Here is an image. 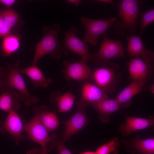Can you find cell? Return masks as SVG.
Masks as SVG:
<instances>
[{
	"instance_id": "obj_19",
	"label": "cell",
	"mask_w": 154,
	"mask_h": 154,
	"mask_svg": "<svg viewBox=\"0 0 154 154\" xmlns=\"http://www.w3.org/2000/svg\"><path fill=\"white\" fill-rule=\"evenodd\" d=\"M33 110L48 132L55 131L59 126L60 121L55 112L49 111L47 106L35 107Z\"/></svg>"
},
{
	"instance_id": "obj_28",
	"label": "cell",
	"mask_w": 154,
	"mask_h": 154,
	"mask_svg": "<svg viewBox=\"0 0 154 154\" xmlns=\"http://www.w3.org/2000/svg\"><path fill=\"white\" fill-rule=\"evenodd\" d=\"M11 34V29L5 24L3 19L2 11H0V38H3Z\"/></svg>"
},
{
	"instance_id": "obj_30",
	"label": "cell",
	"mask_w": 154,
	"mask_h": 154,
	"mask_svg": "<svg viewBox=\"0 0 154 154\" xmlns=\"http://www.w3.org/2000/svg\"><path fill=\"white\" fill-rule=\"evenodd\" d=\"M41 149L37 148H33L27 151L26 154H40Z\"/></svg>"
},
{
	"instance_id": "obj_36",
	"label": "cell",
	"mask_w": 154,
	"mask_h": 154,
	"mask_svg": "<svg viewBox=\"0 0 154 154\" xmlns=\"http://www.w3.org/2000/svg\"><path fill=\"white\" fill-rule=\"evenodd\" d=\"M147 89H148L153 94H154V84L148 87L147 88Z\"/></svg>"
},
{
	"instance_id": "obj_16",
	"label": "cell",
	"mask_w": 154,
	"mask_h": 154,
	"mask_svg": "<svg viewBox=\"0 0 154 154\" xmlns=\"http://www.w3.org/2000/svg\"><path fill=\"white\" fill-rule=\"evenodd\" d=\"M98 112L99 118L102 123H106L110 121V115L119 110L120 105L116 99H106L98 102L89 104Z\"/></svg>"
},
{
	"instance_id": "obj_17",
	"label": "cell",
	"mask_w": 154,
	"mask_h": 154,
	"mask_svg": "<svg viewBox=\"0 0 154 154\" xmlns=\"http://www.w3.org/2000/svg\"><path fill=\"white\" fill-rule=\"evenodd\" d=\"M108 98V95L100 87L88 81L83 82L80 100L87 105Z\"/></svg>"
},
{
	"instance_id": "obj_35",
	"label": "cell",
	"mask_w": 154,
	"mask_h": 154,
	"mask_svg": "<svg viewBox=\"0 0 154 154\" xmlns=\"http://www.w3.org/2000/svg\"><path fill=\"white\" fill-rule=\"evenodd\" d=\"M98 1L101 2L109 3L111 4H114V2L111 0H100L97 1Z\"/></svg>"
},
{
	"instance_id": "obj_9",
	"label": "cell",
	"mask_w": 154,
	"mask_h": 154,
	"mask_svg": "<svg viewBox=\"0 0 154 154\" xmlns=\"http://www.w3.org/2000/svg\"><path fill=\"white\" fill-rule=\"evenodd\" d=\"M87 61V60L83 58L74 62L64 60L63 72L65 79L68 81L72 80L80 82L89 81L92 71L88 66Z\"/></svg>"
},
{
	"instance_id": "obj_32",
	"label": "cell",
	"mask_w": 154,
	"mask_h": 154,
	"mask_svg": "<svg viewBox=\"0 0 154 154\" xmlns=\"http://www.w3.org/2000/svg\"><path fill=\"white\" fill-rule=\"evenodd\" d=\"M81 1L80 0H67L66 2L72 4L76 7H78Z\"/></svg>"
},
{
	"instance_id": "obj_29",
	"label": "cell",
	"mask_w": 154,
	"mask_h": 154,
	"mask_svg": "<svg viewBox=\"0 0 154 154\" xmlns=\"http://www.w3.org/2000/svg\"><path fill=\"white\" fill-rule=\"evenodd\" d=\"M15 0H0V3L4 5L9 8L14 4L16 2Z\"/></svg>"
},
{
	"instance_id": "obj_10",
	"label": "cell",
	"mask_w": 154,
	"mask_h": 154,
	"mask_svg": "<svg viewBox=\"0 0 154 154\" xmlns=\"http://www.w3.org/2000/svg\"><path fill=\"white\" fill-rule=\"evenodd\" d=\"M77 32V29L74 26L66 31L64 46L66 53L70 51L80 55L82 58L89 60L91 58V52L88 44L76 36Z\"/></svg>"
},
{
	"instance_id": "obj_3",
	"label": "cell",
	"mask_w": 154,
	"mask_h": 154,
	"mask_svg": "<svg viewBox=\"0 0 154 154\" xmlns=\"http://www.w3.org/2000/svg\"><path fill=\"white\" fill-rule=\"evenodd\" d=\"M143 1L136 0H123L118 4V16L121 21L115 24L116 33L124 35L127 31L134 35L137 30V19L139 13V4Z\"/></svg>"
},
{
	"instance_id": "obj_7",
	"label": "cell",
	"mask_w": 154,
	"mask_h": 154,
	"mask_svg": "<svg viewBox=\"0 0 154 154\" xmlns=\"http://www.w3.org/2000/svg\"><path fill=\"white\" fill-rule=\"evenodd\" d=\"M154 60L153 52L147 56L132 58L127 63L130 78L146 83L153 73Z\"/></svg>"
},
{
	"instance_id": "obj_1",
	"label": "cell",
	"mask_w": 154,
	"mask_h": 154,
	"mask_svg": "<svg viewBox=\"0 0 154 154\" xmlns=\"http://www.w3.org/2000/svg\"><path fill=\"white\" fill-rule=\"evenodd\" d=\"M61 28L58 24L43 26L42 31L43 38L35 46L32 64L37 65L38 60L46 54L50 53L53 58H59L63 53L66 54L64 45L58 38Z\"/></svg>"
},
{
	"instance_id": "obj_34",
	"label": "cell",
	"mask_w": 154,
	"mask_h": 154,
	"mask_svg": "<svg viewBox=\"0 0 154 154\" xmlns=\"http://www.w3.org/2000/svg\"><path fill=\"white\" fill-rule=\"evenodd\" d=\"M6 132L4 126V122L0 121V132L4 133Z\"/></svg>"
},
{
	"instance_id": "obj_18",
	"label": "cell",
	"mask_w": 154,
	"mask_h": 154,
	"mask_svg": "<svg viewBox=\"0 0 154 154\" xmlns=\"http://www.w3.org/2000/svg\"><path fill=\"white\" fill-rule=\"evenodd\" d=\"M4 124L6 131L13 137L17 144L24 140L25 137L22 135L23 126L16 112L9 113L6 120L4 121Z\"/></svg>"
},
{
	"instance_id": "obj_20",
	"label": "cell",
	"mask_w": 154,
	"mask_h": 154,
	"mask_svg": "<svg viewBox=\"0 0 154 154\" xmlns=\"http://www.w3.org/2000/svg\"><path fill=\"white\" fill-rule=\"evenodd\" d=\"M20 73L25 74L32 81L34 88H47L52 82L51 78H46L37 65H33L24 68L19 69Z\"/></svg>"
},
{
	"instance_id": "obj_15",
	"label": "cell",
	"mask_w": 154,
	"mask_h": 154,
	"mask_svg": "<svg viewBox=\"0 0 154 154\" xmlns=\"http://www.w3.org/2000/svg\"><path fill=\"white\" fill-rule=\"evenodd\" d=\"M146 82L139 80H133L118 95L116 98L120 108H127L131 104L132 98L142 92Z\"/></svg>"
},
{
	"instance_id": "obj_21",
	"label": "cell",
	"mask_w": 154,
	"mask_h": 154,
	"mask_svg": "<svg viewBox=\"0 0 154 154\" xmlns=\"http://www.w3.org/2000/svg\"><path fill=\"white\" fill-rule=\"evenodd\" d=\"M75 98L76 96L70 91L63 94L60 91H55L52 93L49 100L51 102L57 104L58 112L63 113L70 111Z\"/></svg>"
},
{
	"instance_id": "obj_22",
	"label": "cell",
	"mask_w": 154,
	"mask_h": 154,
	"mask_svg": "<svg viewBox=\"0 0 154 154\" xmlns=\"http://www.w3.org/2000/svg\"><path fill=\"white\" fill-rule=\"evenodd\" d=\"M140 37L135 35L127 36L128 41L127 46V52L130 56L141 57L147 56L153 52L145 48Z\"/></svg>"
},
{
	"instance_id": "obj_6",
	"label": "cell",
	"mask_w": 154,
	"mask_h": 154,
	"mask_svg": "<svg viewBox=\"0 0 154 154\" xmlns=\"http://www.w3.org/2000/svg\"><path fill=\"white\" fill-rule=\"evenodd\" d=\"M116 20V17L97 19L81 17L80 21L85 30L82 41L85 43H90L92 46L96 45L99 37L106 33L110 27Z\"/></svg>"
},
{
	"instance_id": "obj_31",
	"label": "cell",
	"mask_w": 154,
	"mask_h": 154,
	"mask_svg": "<svg viewBox=\"0 0 154 154\" xmlns=\"http://www.w3.org/2000/svg\"><path fill=\"white\" fill-rule=\"evenodd\" d=\"M50 151V149L47 146L42 147L40 154H48Z\"/></svg>"
},
{
	"instance_id": "obj_33",
	"label": "cell",
	"mask_w": 154,
	"mask_h": 154,
	"mask_svg": "<svg viewBox=\"0 0 154 154\" xmlns=\"http://www.w3.org/2000/svg\"><path fill=\"white\" fill-rule=\"evenodd\" d=\"M6 67L5 66H0V80L2 78L5 74Z\"/></svg>"
},
{
	"instance_id": "obj_37",
	"label": "cell",
	"mask_w": 154,
	"mask_h": 154,
	"mask_svg": "<svg viewBox=\"0 0 154 154\" xmlns=\"http://www.w3.org/2000/svg\"><path fill=\"white\" fill-rule=\"evenodd\" d=\"M80 154H96L95 152L87 151L81 152Z\"/></svg>"
},
{
	"instance_id": "obj_27",
	"label": "cell",
	"mask_w": 154,
	"mask_h": 154,
	"mask_svg": "<svg viewBox=\"0 0 154 154\" xmlns=\"http://www.w3.org/2000/svg\"><path fill=\"white\" fill-rule=\"evenodd\" d=\"M154 9H150L143 13L141 15V29L140 35L141 37L144 29L149 25L154 22Z\"/></svg>"
},
{
	"instance_id": "obj_14",
	"label": "cell",
	"mask_w": 154,
	"mask_h": 154,
	"mask_svg": "<svg viewBox=\"0 0 154 154\" xmlns=\"http://www.w3.org/2000/svg\"><path fill=\"white\" fill-rule=\"evenodd\" d=\"M127 151L131 154H154V139H141L137 136L130 141L123 140Z\"/></svg>"
},
{
	"instance_id": "obj_2",
	"label": "cell",
	"mask_w": 154,
	"mask_h": 154,
	"mask_svg": "<svg viewBox=\"0 0 154 154\" xmlns=\"http://www.w3.org/2000/svg\"><path fill=\"white\" fill-rule=\"evenodd\" d=\"M20 62L19 60L12 64L5 65L6 71L3 77L0 80V88H9L15 89L20 94L25 105L29 107L35 104L38 101L37 97L31 95L19 69Z\"/></svg>"
},
{
	"instance_id": "obj_8",
	"label": "cell",
	"mask_w": 154,
	"mask_h": 154,
	"mask_svg": "<svg viewBox=\"0 0 154 154\" xmlns=\"http://www.w3.org/2000/svg\"><path fill=\"white\" fill-rule=\"evenodd\" d=\"M75 104L77 107L76 111L70 118L63 122L65 129L62 138L64 142L84 128L88 123L86 112L87 104L80 100L77 102Z\"/></svg>"
},
{
	"instance_id": "obj_11",
	"label": "cell",
	"mask_w": 154,
	"mask_h": 154,
	"mask_svg": "<svg viewBox=\"0 0 154 154\" xmlns=\"http://www.w3.org/2000/svg\"><path fill=\"white\" fill-rule=\"evenodd\" d=\"M23 130L33 141L40 144L42 147L47 146L50 140L49 132L37 116L34 114L31 120L24 125Z\"/></svg>"
},
{
	"instance_id": "obj_4",
	"label": "cell",
	"mask_w": 154,
	"mask_h": 154,
	"mask_svg": "<svg viewBox=\"0 0 154 154\" xmlns=\"http://www.w3.org/2000/svg\"><path fill=\"white\" fill-rule=\"evenodd\" d=\"M95 69L89 82L103 90L108 95L114 93L121 79L119 66L112 62Z\"/></svg>"
},
{
	"instance_id": "obj_12",
	"label": "cell",
	"mask_w": 154,
	"mask_h": 154,
	"mask_svg": "<svg viewBox=\"0 0 154 154\" xmlns=\"http://www.w3.org/2000/svg\"><path fill=\"white\" fill-rule=\"evenodd\" d=\"M125 123H121L119 131L123 135L129 136L132 133L141 130L154 125V119L153 116H149L147 118H144L125 116Z\"/></svg>"
},
{
	"instance_id": "obj_23",
	"label": "cell",
	"mask_w": 154,
	"mask_h": 154,
	"mask_svg": "<svg viewBox=\"0 0 154 154\" xmlns=\"http://www.w3.org/2000/svg\"><path fill=\"white\" fill-rule=\"evenodd\" d=\"M20 37L11 34L3 38L0 52L5 56H8L17 51L19 48Z\"/></svg>"
},
{
	"instance_id": "obj_13",
	"label": "cell",
	"mask_w": 154,
	"mask_h": 154,
	"mask_svg": "<svg viewBox=\"0 0 154 154\" xmlns=\"http://www.w3.org/2000/svg\"><path fill=\"white\" fill-rule=\"evenodd\" d=\"M0 110L9 113L17 112L22 101L21 96L16 90L9 88H1Z\"/></svg>"
},
{
	"instance_id": "obj_25",
	"label": "cell",
	"mask_w": 154,
	"mask_h": 154,
	"mask_svg": "<svg viewBox=\"0 0 154 154\" xmlns=\"http://www.w3.org/2000/svg\"><path fill=\"white\" fill-rule=\"evenodd\" d=\"M62 137L53 133L50 136V141L48 144L50 149L55 147L58 154H72L65 146Z\"/></svg>"
},
{
	"instance_id": "obj_24",
	"label": "cell",
	"mask_w": 154,
	"mask_h": 154,
	"mask_svg": "<svg viewBox=\"0 0 154 154\" xmlns=\"http://www.w3.org/2000/svg\"><path fill=\"white\" fill-rule=\"evenodd\" d=\"M119 146V142L115 137L98 147L95 152L96 154H117Z\"/></svg>"
},
{
	"instance_id": "obj_26",
	"label": "cell",
	"mask_w": 154,
	"mask_h": 154,
	"mask_svg": "<svg viewBox=\"0 0 154 154\" xmlns=\"http://www.w3.org/2000/svg\"><path fill=\"white\" fill-rule=\"evenodd\" d=\"M2 14L5 24L11 29L18 23L19 19V14L11 8L2 10Z\"/></svg>"
},
{
	"instance_id": "obj_5",
	"label": "cell",
	"mask_w": 154,
	"mask_h": 154,
	"mask_svg": "<svg viewBox=\"0 0 154 154\" xmlns=\"http://www.w3.org/2000/svg\"><path fill=\"white\" fill-rule=\"evenodd\" d=\"M101 37L103 41L99 50L96 52H90L91 58L89 60L102 66L109 63L112 59L124 56L122 41L111 39L106 33Z\"/></svg>"
}]
</instances>
